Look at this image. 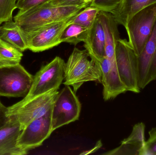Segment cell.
<instances>
[{"instance_id":"obj_11","label":"cell","mask_w":156,"mask_h":155,"mask_svg":"<svg viewBox=\"0 0 156 155\" xmlns=\"http://www.w3.org/2000/svg\"><path fill=\"white\" fill-rule=\"evenodd\" d=\"M137 71L141 90L156 80V22L148 41L137 56Z\"/></svg>"},{"instance_id":"obj_25","label":"cell","mask_w":156,"mask_h":155,"mask_svg":"<svg viewBox=\"0 0 156 155\" xmlns=\"http://www.w3.org/2000/svg\"><path fill=\"white\" fill-rule=\"evenodd\" d=\"M149 138L146 141L142 155H156V127L149 131Z\"/></svg>"},{"instance_id":"obj_26","label":"cell","mask_w":156,"mask_h":155,"mask_svg":"<svg viewBox=\"0 0 156 155\" xmlns=\"http://www.w3.org/2000/svg\"><path fill=\"white\" fill-rule=\"evenodd\" d=\"M51 0H17L16 3V8L19 12H24L32 7L44 4Z\"/></svg>"},{"instance_id":"obj_7","label":"cell","mask_w":156,"mask_h":155,"mask_svg":"<svg viewBox=\"0 0 156 155\" xmlns=\"http://www.w3.org/2000/svg\"><path fill=\"white\" fill-rule=\"evenodd\" d=\"M34 78L20 64L0 67V96L25 97L31 88Z\"/></svg>"},{"instance_id":"obj_18","label":"cell","mask_w":156,"mask_h":155,"mask_svg":"<svg viewBox=\"0 0 156 155\" xmlns=\"http://www.w3.org/2000/svg\"><path fill=\"white\" fill-rule=\"evenodd\" d=\"M0 37L21 52L28 49L26 36L13 20L5 22L0 26Z\"/></svg>"},{"instance_id":"obj_9","label":"cell","mask_w":156,"mask_h":155,"mask_svg":"<svg viewBox=\"0 0 156 155\" xmlns=\"http://www.w3.org/2000/svg\"><path fill=\"white\" fill-rule=\"evenodd\" d=\"M73 17L52 23L25 35L28 49L34 52H39L61 44L60 38L62 32L66 27L72 22Z\"/></svg>"},{"instance_id":"obj_6","label":"cell","mask_w":156,"mask_h":155,"mask_svg":"<svg viewBox=\"0 0 156 155\" xmlns=\"http://www.w3.org/2000/svg\"><path fill=\"white\" fill-rule=\"evenodd\" d=\"M115 60L118 73L126 91L139 93L137 56L126 39L120 38L115 46Z\"/></svg>"},{"instance_id":"obj_8","label":"cell","mask_w":156,"mask_h":155,"mask_svg":"<svg viewBox=\"0 0 156 155\" xmlns=\"http://www.w3.org/2000/svg\"><path fill=\"white\" fill-rule=\"evenodd\" d=\"M76 93L69 86L58 92L52 109L53 131L79 119L81 105Z\"/></svg>"},{"instance_id":"obj_28","label":"cell","mask_w":156,"mask_h":155,"mask_svg":"<svg viewBox=\"0 0 156 155\" xmlns=\"http://www.w3.org/2000/svg\"><path fill=\"white\" fill-rule=\"evenodd\" d=\"M101 146V140H100V141H99L98 142H97L96 145H95V146L93 147V148L91 149V150H89V151H86V153H85V152H84V153H82L81 154H88L91 153H94V152H95V151H97L98 149H100Z\"/></svg>"},{"instance_id":"obj_24","label":"cell","mask_w":156,"mask_h":155,"mask_svg":"<svg viewBox=\"0 0 156 155\" xmlns=\"http://www.w3.org/2000/svg\"><path fill=\"white\" fill-rule=\"evenodd\" d=\"M123 0H93L90 5L99 8L101 11L111 12Z\"/></svg>"},{"instance_id":"obj_22","label":"cell","mask_w":156,"mask_h":155,"mask_svg":"<svg viewBox=\"0 0 156 155\" xmlns=\"http://www.w3.org/2000/svg\"><path fill=\"white\" fill-rule=\"evenodd\" d=\"M17 0H0V25L12 21V13L16 9Z\"/></svg>"},{"instance_id":"obj_23","label":"cell","mask_w":156,"mask_h":155,"mask_svg":"<svg viewBox=\"0 0 156 155\" xmlns=\"http://www.w3.org/2000/svg\"><path fill=\"white\" fill-rule=\"evenodd\" d=\"M93 0H51L42 5L45 6H80L87 7Z\"/></svg>"},{"instance_id":"obj_13","label":"cell","mask_w":156,"mask_h":155,"mask_svg":"<svg viewBox=\"0 0 156 155\" xmlns=\"http://www.w3.org/2000/svg\"><path fill=\"white\" fill-rule=\"evenodd\" d=\"M22 132L19 122L10 117L7 123L0 129V155H24L28 153L20 148L17 140Z\"/></svg>"},{"instance_id":"obj_21","label":"cell","mask_w":156,"mask_h":155,"mask_svg":"<svg viewBox=\"0 0 156 155\" xmlns=\"http://www.w3.org/2000/svg\"><path fill=\"white\" fill-rule=\"evenodd\" d=\"M100 11L99 8L90 5L75 15L72 19V22L90 29L94 23Z\"/></svg>"},{"instance_id":"obj_27","label":"cell","mask_w":156,"mask_h":155,"mask_svg":"<svg viewBox=\"0 0 156 155\" xmlns=\"http://www.w3.org/2000/svg\"><path fill=\"white\" fill-rule=\"evenodd\" d=\"M9 120L8 107H5L0 101V129L5 126Z\"/></svg>"},{"instance_id":"obj_15","label":"cell","mask_w":156,"mask_h":155,"mask_svg":"<svg viewBox=\"0 0 156 155\" xmlns=\"http://www.w3.org/2000/svg\"><path fill=\"white\" fill-rule=\"evenodd\" d=\"M98 17L104 32L105 56L110 60H115V46L120 39L118 23L110 12L101 11Z\"/></svg>"},{"instance_id":"obj_4","label":"cell","mask_w":156,"mask_h":155,"mask_svg":"<svg viewBox=\"0 0 156 155\" xmlns=\"http://www.w3.org/2000/svg\"><path fill=\"white\" fill-rule=\"evenodd\" d=\"M53 90L26 102H19L8 107L9 117L15 118L23 130L30 123L45 114L52 107L58 93Z\"/></svg>"},{"instance_id":"obj_2","label":"cell","mask_w":156,"mask_h":155,"mask_svg":"<svg viewBox=\"0 0 156 155\" xmlns=\"http://www.w3.org/2000/svg\"><path fill=\"white\" fill-rule=\"evenodd\" d=\"M65 86L73 87L75 93L87 82L101 83L100 62L90 56L86 50L74 48L65 65Z\"/></svg>"},{"instance_id":"obj_3","label":"cell","mask_w":156,"mask_h":155,"mask_svg":"<svg viewBox=\"0 0 156 155\" xmlns=\"http://www.w3.org/2000/svg\"><path fill=\"white\" fill-rule=\"evenodd\" d=\"M156 22V3L135 14L125 27L128 42L137 56L148 41Z\"/></svg>"},{"instance_id":"obj_16","label":"cell","mask_w":156,"mask_h":155,"mask_svg":"<svg viewBox=\"0 0 156 155\" xmlns=\"http://www.w3.org/2000/svg\"><path fill=\"white\" fill-rule=\"evenodd\" d=\"M84 46L90 55L99 62L106 57L104 32L98 15L94 23L89 29Z\"/></svg>"},{"instance_id":"obj_19","label":"cell","mask_w":156,"mask_h":155,"mask_svg":"<svg viewBox=\"0 0 156 155\" xmlns=\"http://www.w3.org/2000/svg\"><path fill=\"white\" fill-rule=\"evenodd\" d=\"M89 32L88 28L71 22L63 31L60 41L61 43H68L76 45L81 42H84L86 41Z\"/></svg>"},{"instance_id":"obj_12","label":"cell","mask_w":156,"mask_h":155,"mask_svg":"<svg viewBox=\"0 0 156 155\" xmlns=\"http://www.w3.org/2000/svg\"><path fill=\"white\" fill-rule=\"evenodd\" d=\"M100 64L101 70V83L103 86L104 99L109 101L127 92L120 79L115 60H110L105 57L100 62Z\"/></svg>"},{"instance_id":"obj_5","label":"cell","mask_w":156,"mask_h":155,"mask_svg":"<svg viewBox=\"0 0 156 155\" xmlns=\"http://www.w3.org/2000/svg\"><path fill=\"white\" fill-rule=\"evenodd\" d=\"M65 63L62 58L56 56L50 62L42 66L34 76L28 93L20 102H26L52 90H58L65 79Z\"/></svg>"},{"instance_id":"obj_14","label":"cell","mask_w":156,"mask_h":155,"mask_svg":"<svg viewBox=\"0 0 156 155\" xmlns=\"http://www.w3.org/2000/svg\"><path fill=\"white\" fill-rule=\"evenodd\" d=\"M145 125L143 123L134 126L131 134L123 140L121 145L103 154L106 155H142L146 140Z\"/></svg>"},{"instance_id":"obj_10","label":"cell","mask_w":156,"mask_h":155,"mask_svg":"<svg viewBox=\"0 0 156 155\" xmlns=\"http://www.w3.org/2000/svg\"><path fill=\"white\" fill-rule=\"evenodd\" d=\"M52 108L45 114L32 121L21 132L17 140L18 146L28 152L43 144L54 132L52 128Z\"/></svg>"},{"instance_id":"obj_1","label":"cell","mask_w":156,"mask_h":155,"mask_svg":"<svg viewBox=\"0 0 156 155\" xmlns=\"http://www.w3.org/2000/svg\"><path fill=\"white\" fill-rule=\"evenodd\" d=\"M85 6H45L42 5L23 12H18L14 17L25 35L30 33L52 23L73 17Z\"/></svg>"},{"instance_id":"obj_20","label":"cell","mask_w":156,"mask_h":155,"mask_svg":"<svg viewBox=\"0 0 156 155\" xmlns=\"http://www.w3.org/2000/svg\"><path fill=\"white\" fill-rule=\"evenodd\" d=\"M23 56V52L0 37V67L19 64Z\"/></svg>"},{"instance_id":"obj_17","label":"cell","mask_w":156,"mask_h":155,"mask_svg":"<svg viewBox=\"0 0 156 155\" xmlns=\"http://www.w3.org/2000/svg\"><path fill=\"white\" fill-rule=\"evenodd\" d=\"M156 3V0H123L111 13L118 24L126 26L130 18L140 10Z\"/></svg>"}]
</instances>
